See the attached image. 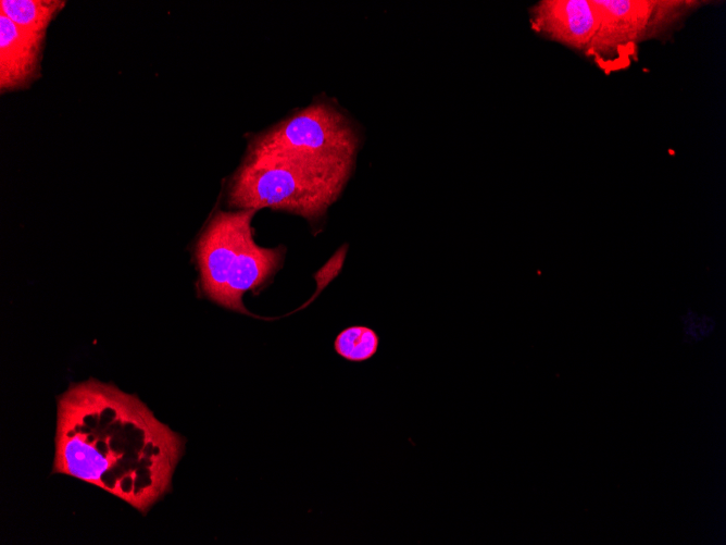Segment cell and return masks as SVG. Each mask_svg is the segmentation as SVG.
I'll return each instance as SVG.
<instances>
[{"label": "cell", "mask_w": 726, "mask_h": 545, "mask_svg": "<svg viewBox=\"0 0 726 545\" xmlns=\"http://www.w3.org/2000/svg\"><path fill=\"white\" fill-rule=\"evenodd\" d=\"M185 439L135 395L97 380L58 399L53 473L93 484L142 513L172 488Z\"/></svg>", "instance_id": "cell-1"}, {"label": "cell", "mask_w": 726, "mask_h": 545, "mask_svg": "<svg viewBox=\"0 0 726 545\" xmlns=\"http://www.w3.org/2000/svg\"><path fill=\"white\" fill-rule=\"evenodd\" d=\"M354 165L249 145L228 188L238 209L283 210L320 221L339 198Z\"/></svg>", "instance_id": "cell-2"}, {"label": "cell", "mask_w": 726, "mask_h": 545, "mask_svg": "<svg viewBox=\"0 0 726 545\" xmlns=\"http://www.w3.org/2000/svg\"><path fill=\"white\" fill-rule=\"evenodd\" d=\"M256 210L218 211L199 237L196 258L203 294L213 302L247 313L243 295L271 280L283 264L286 248H265L253 238Z\"/></svg>", "instance_id": "cell-3"}, {"label": "cell", "mask_w": 726, "mask_h": 545, "mask_svg": "<svg viewBox=\"0 0 726 545\" xmlns=\"http://www.w3.org/2000/svg\"><path fill=\"white\" fill-rule=\"evenodd\" d=\"M538 35L571 48L605 74L629 66L637 55L616 36L592 0H543L530 8Z\"/></svg>", "instance_id": "cell-4"}, {"label": "cell", "mask_w": 726, "mask_h": 545, "mask_svg": "<svg viewBox=\"0 0 726 545\" xmlns=\"http://www.w3.org/2000/svg\"><path fill=\"white\" fill-rule=\"evenodd\" d=\"M249 145L355 165L360 136L336 104L318 100L255 136Z\"/></svg>", "instance_id": "cell-5"}, {"label": "cell", "mask_w": 726, "mask_h": 545, "mask_svg": "<svg viewBox=\"0 0 726 545\" xmlns=\"http://www.w3.org/2000/svg\"><path fill=\"white\" fill-rule=\"evenodd\" d=\"M619 38L638 50L640 42L667 39L703 5L697 0H593Z\"/></svg>", "instance_id": "cell-6"}, {"label": "cell", "mask_w": 726, "mask_h": 545, "mask_svg": "<svg viewBox=\"0 0 726 545\" xmlns=\"http://www.w3.org/2000/svg\"><path fill=\"white\" fill-rule=\"evenodd\" d=\"M45 35L24 29L0 13V89L30 84L39 70Z\"/></svg>", "instance_id": "cell-7"}, {"label": "cell", "mask_w": 726, "mask_h": 545, "mask_svg": "<svg viewBox=\"0 0 726 545\" xmlns=\"http://www.w3.org/2000/svg\"><path fill=\"white\" fill-rule=\"evenodd\" d=\"M65 3L59 0H1L0 13L24 29L45 35Z\"/></svg>", "instance_id": "cell-8"}, {"label": "cell", "mask_w": 726, "mask_h": 545, "mask_svg": "<svg viewBox=\"0 0 726 545\" xmlns=\"http://www.w3.org/2000/svg\"><path fill=\"white\" fill-rule=\"evenodd\" d=\"M379 337L377 333L364 325H352L343 329L334 340L335 351L350 362H363L377 352Z\"/></svg>", "instance_id": "cell-9"}]
</instances>
